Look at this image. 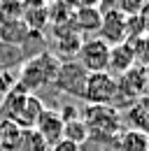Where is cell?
<instances>
[{"label":"cell","mask_w":149,"mask_h":151,"mask_svg":"<svg viewBox=\"0 0 149 151\" xmlns=\"http://www.w3.org/2000/svg\"><path fill=\"white\" fill-rule=\"evenodd\" d=\"M58 68H61V58L56 56V54H51V51H40V54L26 58L21 63L19 75H17V84L23 91L35 95V91L44 88V86H54Z\"/></svg>","instance_id":"cell-1"},{"label":"cell","mask_w":149,"mask_h":151,"mask_svg":"<svg viewBox=\"0 0 149 151\" xmlns=\"http://www.w3.org/2000/svg\"><path fill=\"white\" fill-rule=\"evenodd\" d=\"M82 121L86 123L91 139H112L124 130V116L112 105H86L82 109Z\"/></svg>","instance_id":"cell-2"},{"label":"cell","mask_w":149,"mask_h":151,"mask_svg":"<svg viewBox=\"0 0 149 151\" xmlns=\"http://www.w3.org/2000/svg\"><path fill=\"white\" fill-rule=\"evenodd\" d=\"M147 68H130L126 75L116 77V95H114V102L112 107L116 112L121 109H128L135 100H140L142 95H147Z\"/></svg>","instance_id":"cell-3"},{"label":"cell","mask_w":149,"mask_h":151,"mask_svg":"<svg viewBox=\"0 0 149 151\" xmlns=\"http://www.w3.org/2000/svg\"><path fill=\"white\" fill-rule=\"evenodd\" d=\"M116 95V79L110 72H93L86 77L82 100L86 105H112Z\"/></svg>","instance_id":"cell-4"},{"label":"cell","mask_w":149,"mask_h":151,"mask_svg":"<svg viewBox=\"0 0 149 151\" xmlns=\"http://www.w3.org/2000/svg\"><path fill=\"white\" fill-rule=\"evenodd\" d=\"M86 77H89V72H86L77 60H61L58 75H56V79H54V86L61 93L82 98V95H84V86H86Z\"/></svg>","instance_id":"cell-5"},{"label":"cell","mask_w":149,"mask_h":151,"mask_svg":"<svg viewBox=\"0 0 149 151\" xmlns=\"http://www.w3.org/2000/svg\"><path fill=\"white\" fill-rule=\"evenodd\" d=\"M107 56H110V44H105L100 37H89L82 42V49L77 54V63L89 72H107Z\"/></svg>","instance_id":"cell-6"},{"label":"cell","mask_w":149,"mask_h":151,"mask_svg":"<svg viewBox=\"0 0 149 151\" xmlns=\"http://www.w3.org/2000/svg\"><path fill=\"white\" fill-rule=\"evenodd\" d=\"M98 37L103 40L105 44H110V47L128 42V17H124L119 9L103 12V21H100Z\"/></svg>","instance_id":"cell-7"},{"label":"cell","mask_w":149,"mask_h":151,"mask_svg":"<svg viewBox=\"0 0 149 151\" xmlns=\"http://www.w3.org/2000/svg\"><path fill=\"white\" fill-rule=\"evenodd\" d=\"M63 128H65V123H63V119L58 116V112L54 109H44L42 116H40V121H37V126L33 130L47 142V147L51 149L54 144H58L61 139H63Z\"/></svg>","instance_id":"cell-8"},{"label":"cell","mask_w":149,"mask_h":151,"mask_svg":"<svg viewBox=\"0 0 149 151\" xmlns=\"http://www.w3.org/2000/svg\"><path fill=\"white\" fill-rule=\"evenodd\" d=\"M130 68H135V56H133V47H130V42H124V44H114V47H110V56H107V72L116 79V77L126 75Z\"/></svg>","instance_id":"cell-9"},{"label":"cell","mask_w":149,"mask_h":151,"mask_svg":"<svg viewBox=\"0 0 149 151\" xmlns=\"http://www.w3.org/2000/svg\"><path fill=\"white\" fill-rule=\"evenodd\" d=\"M100 21L103 14L98 7H77L72 12V19H70V28L79 35H86V33H98L100 30Z\"/></svg>","instance_id":"cell-10"},{"label":"cell","mask_w":149,"mask_h":151,"mask_svg":"<svg viewBox=\"0 0 149 151\" xmlns=\"http://www.w3.org/2000/svg\"><path fill=\"white\" fill-rule=\"evenodd\" d=\"M47 107H44V102L37 98V95H28L26 100H23V105H21V109H19V114L12 119L14 123H17L21 130H33L37 126V121H40V116H42V112H44Z\"/></svg>","instance_id":"cell-11"},{"label":"cell","mask_w":149,"mask_h":151,"mask_svg":"<svg viewBox=\"0 0 149 151\" xmlns=\"http://www.w3.org/2000/svg\"><path fill=\"white\" fill-rule=\"evenodd\" d=\"M124 121L128 123L130 130H140V132H149V93L142 95L140 100H135L126 109Z\"/></svg>","instance_id":"cell-12"},{"label":"cell","mask_w":149,"mask_h":151,"mask_svg":"<svg viewBox=\"0 0 149 151\" xmlns=\"http://www.w3.org/2000/svg\"><path fill=\"white\" fill-rule=\"evenodd\" d=\"M82 42L84 37L79 35V33H74L72 28L68 30V33H61V35H56L54 40V47H56V54L58 58L63 60H77V54H79V49H82Z\"/></svg>","instance_id":"cell-13"},{"label":"cell","mask_w":149,"mask_h":151,"mask_svg":"<svg viewBox=\"0 0 149 151\" xmlns=\"http://www.w3.org/2000/svg\"><path fill=\"white\" fill-rule=\"evenodd\" d=\"M28 37H30V30H28V26L23 23V19L0 21V42L12 44V47H21Z\"/></svg>","instance_id":"cell-14"},{"label":"cell","mask_w":149,"mask_h":151,"mask_svg":"<svg viewBox=\"0 0 149 151\" xmlns=\"http://www.w3.org/2000/svg\"><path fill=\"white\" fill-rule=\"evenodd\" d=\"M23 130L14 121L0 119V151H21Z\"/></svg>","instance_id":"cell-15"},{"label":"cell","mask_w":149,"mask_h":151,"mask_svg":"<svg viewBox=\"0 0 149 151\" xmlns=\"http://www.w3.org/2000/svg\"><path fill=\"white\" fill-rule=\"evenodd\" d=\"M116 151H149V137L147 132L140 130H121L116 135Z\"/></svg>","instance_id":"cell-16"},{"label":"cell","mask_w":149,"mask_h":151,"mask_svg":"<svg viewBox=\"0 0 149 151\" xmlns=\"http://www.w3.org/2000/svg\"><path fill=\"white\" fill-rule=\"evenodd\" d=\"M63 139L72 142L77 147H84V144L91 139V135H89V128H86V123H84L82 119H74V121H68V123H65V128H63Z\"/></svg>","instance_id":"cell-17"},{"label":"cell","mask_w":149,"mask_h":151,"mask_svg":"<svg viewBox=\"0 0 149 151\" xmlns=\"http://www.w3.org/2000/svg\"><path fill=\"white\" fill-rule=\"evenodd\" d=\"M133 47V56H135V65L140 68H149V35H140L130 42Z\"/></svg>","instance_id":"cell-18"},{"label":"cell","mask_w":149,"mask_h":151,"mask_svg":"<svg viewBox=\"0 0 149 151\" xmlns=\"http://www.w3.org/2000/svg\"><path fill=\"white\" fill-rule=\"evenodd\" d=\"M21 151H49V147H47V142H44L35 130H23Z\"/></svg>","instance_id":"cell-19"},{"label":"cell","mask_w":149,"mask_h":151,"mask_svg":"<svg viewBox=\"0 0 149 151\" xmlns=\"http://www.w3.org/2000/svg\"><path fill=\"white\" fill-rule=\"evenodd\" d=\"M147 5H149V0H116V9L124 17H137Z\"/></svg>","instance_id":"cell-20"},{"label":"cell","mask_w":149,"mask_h":151,"mask_svg":"<svg viewBox=\"0 0 149 151\" xmlns=\"http://www.w3.org/2000/svg\"><path fill=\"white\" fill-rule=\"evenodd\" d=\"M14 86H17V77H12L9 70H0V95L12 91Z\"/></svg>","instance_id":"cell-21"},{"label":"cell","mask_w":149,"mask_h":151,"mask_svg":"<svg viewBox=\"0 0 149 151\" xmlns=\"http://www.w3.org/2000/svg\"><path fill=\"white\" fill-rule=\"evenodd\" d=\"M58 116L63 119V123H68V121H74V119H82V112H79L74 105H63L61 112H58Z\"/></svg>","instance_id":"cell-22"},{"label":"cell","mask_w":149,"mask_h":151,"mask_svg":"<svg viewBox=\"0 0 149 151\" xmlns=\"http://www.w3.org/2000/svg\"><path fill=\"white\" fill-rule=\"evenodd\" d=\"M49 151H82V147H77L72 142H68V139H61L58 144H54Z\"/></svg>","instance_id":"cell-23"},{"label":"cell","mask_w":149,"mask_h":151,"mask_svg":"<svg viewBox=\"0 0 149 151\" xmlns=\"http://www.w3.org/2000/svg\"><path fill=\"white\" fill-rule=\"evenodd\" d=\"M137 19H140V23H142V33L145 35H149V5L137 14Z\"/></svg>","instance_id":"cell-24"},{"label":"cell","mask_w":149,"mask_h":151,"mask_svg":"<svg viewBox=\"0 0 149 151\" xmlns=\"http://www.w3.org/2000/svg\"><path fill=\"white\" fill-rule=\"evenodd\" d=\"M147 91H149V68H147Z\"/></svg>","instance_id":"cell-25"},{"label":"cell","mask_w":149,"mask_h":151,"mask_svg":"<svg viewBox=\"0 0 149 151\" xmlns=\"http://www.w3.org/2000/svg\"><path fill=\"white\" fill-rule=\"evenodd\" d=\"M19 2H23V0H19Z\"/></svg>","instance_id":"cell-26"},{"label":"cell","mask_w":149,"mask_h":151,"mask_svg":"<svg viewBox=\"0 0 149 151\" xmlns=\"http://www.w3.org/2000/svg\"><path fill=\"white\" fill-rule=\"evenodd\" d=\"M147 137H149V132H147Z\"/></svg>","instance_id":"cell-27"}]
</instances>
